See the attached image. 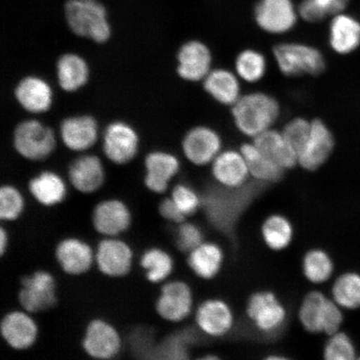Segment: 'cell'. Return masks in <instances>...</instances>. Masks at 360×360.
Listing matches in <instances>:
<instances>
[{
	"mask_svg": "<svg viewBox=\"0 0 360 360\" xmlns=\"http://www.w3.org/2000/svg\"><path fill=\"white\" fill-rule=\"evenodd\" d=\"M64 15L68 30L79 38L103 44L114 34L109 10L101 0H67Z\"/></svg>",
	"mask_w": 360,
	"mask_h": 360,
	"instance_id": "6da1fadb",
	"label": "cell"
},
{
	"mask_svg": "<svg viewBox=\"0 0 360 360\" xmlns=\"http://www.w3.org/2000/svg\"><path fill=\"white\" fill-rule=\"evenodd\" d=\"M231 115L238 131L254 139L273 128L281 115V105L269 94L252 92L242 94L231 107Z\"/></svg>",
	"mask_w": 360,
	"mask_h": 360,
	"instance_id": "7a4b0ae2",
	"label": "cell"
},
{
	"mask_svg": "<svg viewBox=\"0 0 360 360\" xmlns=\"http://www.w3.org/2000/svg\"><path fill=\"white\" fill-rule=\"evenodd\" d=\"M273 55L278 70L288 77L319 75L326 70L323 53L311 45L295 42L278 44L274 47Z\"/></svg>",
	"mask_w": 360,
	"mask_h": 360,
	"instance_id": "3957f363",
	"label": "cell"
},
{
	"mask_svg": "<svg viewBox=\"0 0 360 360\" xmlns=\"http://www.w3.org/2000/svg\"><path fill=\"white\" fill-rule=\"evenodd\" d=\"M340 306L323 292H309L301 303L299 317L301 325L312 334L331 335L340 331L344 321Z\"/></svg>",
	"mask_w": 360,
	"mask_h": 360,
	"instance_id": "277c9868",
	"label": "cell"
},
{
	"mask_svg": "<svg viewBox=\"0 0 360 360\" xmlns=\"http://www.w3.org/2000/svg\"><path fill=\"white\" fill-rule=\"evenodd\" d=\"M13 148L21 157L42 161L53 154L56 147L55 132L39 120L22 121L13 130Z\"/></svg>",
	"mask_w": 360,
	"mask_h": 360,
	"instance_id": "5b68a950",
	"label": "cell"
},
{
	"mask_svg": "<svg viewBox=\"0 0 360 360\" xmlns=\"http://www.w3.org/2000/svg\"><path fill=\"white\" fill-rule=\"evenodd\" d=\"M57 301L56 281L51 273L40 269L22 278L19 302L25 311H47Z\"/></svg>",
	"mask_w": 360,
	"mask_h": 360,
	"instance_id": "8992f818",
	"label": "cell"
},
{
	"mask_svg": "<svg viewBox=\"0 0 360 360\" xmlns=\"http://www.w3.org/2000/svg\"><path fill=\"white\" fill-rule=\"evenodd\" d=\"M247 315L257 330L272 335L285 326L287 311L276 294L259 291L252 295L247 304Z\"/></svg>",
	"mask_w": 360,
	"mask_h": 360,
	"instance_id": "52a82bcc",
	"label": "cell"
},
{
	"mask_svg": "<svg viewBox=\"0 0 360 360\" xmlns=\"http://www.w3.org/2000/svg\"><path fill=\"white\" fill-rule=\"evenodd\" d=\"M139 137L136 130L124 121H114L103 135V154L112 163L124 165L136 156Z\"/></svg>",
	"mask_w": 360,
	"mask_h": 360,
	"instance_id": "ba28073f",
	"label": "cell"
},
{
	"mask_svg": "<svg viewBox=\"0 0 360 360\" xmlns=\"http://www.w3.org/2000/svg\"><path fill=\"white\" fill-rule=\"evenodd\" d=\"M82 347L89 357L111 359L120 354L122 340L118 330L110 322L103 319H94L85 328Z\"/></svg>",
	"mask_w": 360,
	"mask_h": 360,
	"instance_id": "9c48e42d",
	"label": "cell"
},
{
	"mask_svg": "<svg viewBox=\"0 0 360 360\" xmlns=\"http://www.w3.org/2000/svg\"><path fill=\"white\" fill-rule=\"evenodd\" d=\"M182 151L193 165H211L222 151V139L214 129L204 125L195 126L184 135Z\"/></svg>",
	"mask_w": 360,
	"mask_h": 360,
	"instance_id": "30bf717a",
	"label": "cell"
},
{
	"mask_svg": "<svg viewBox=\"0 0 360 360\" xmlns=\"http://www.w3.org/2000/svg\"><path fill=\"white\" fill-rule=\"evenodd\" d=\"M193 304L190 285L181 281L166 283L156 300L155 310L166 321L178 323L190 316Z\"/></svg>",
	"mask_w": 360,
	"mask_h": 360,
	"instance_id": "8fae6325",
	"label": "cell"
},
{
	"mask_svg": "<svg viewBox=\"0 0 360 360\" xmlns=\"http://www.w3.org/2000/svg\"><path fill=\"white\" fill-rule=\"evenodd\" d=\"M134 253L127 243L117 237H106L97 246L96 264L107 277L122 278L132 269Z\"/></svg>",
	"mask_w": 360,
	"mask_h": 360,
	"instance_id": "7c38bea8",
	"label": "cell"
},
{
	"mask_svg": "<svg viewBox=\"0 0 360 360\" xmlns=\"http://www.w3.org/2000/svg\"><path fill=\"white\" fill-rule=\"evenodd\" d=\"M292 0H260L255 18L260 29L272 34H282L294 28L298 15Z\"/></svg>",
	"mask_w": 360,
	"mask_h": 360,
	"instance_id": "4fadbf2b",
	"label": "cell"
},
{
	"mask_svg": "<svg viewBox=\"0 0 360 360\" xmlns=\"http://www.w3.org/2000/svg\"><path fill=\"white\" fill-rule=\"evenodd\" d=\"M212 53L205 43L190 40L177 53V74L184 80L200 82L212 70Z\"/></svg>",
	"mask_w": 360,
	"mask_h": 360,
	"instance_id": "5bb4252c",
	"label": "cell"
},
{
	"mask_svg": "<svg viewBox=\"0 0 360 360\" xmlns=\"http://www.w3.org/2000/svg\"><path fill=\"white\" fill-rule=\"evenodd\" d=\"M335 147L333 134L323 120H311L309 136L298 155V165L307 171H315L326 163Z\"/></svg>",
	"mask_w": 360,
	"mask_h": 360,
	"instance_id": "9a60e30c",
	"label": "cell"
},
{
	"mask_svg": "<svg viewBox=\"0 0 360 360\" xmlns=\"http://www.w3.org/2000/svg\"><path fill=\"white\" fill-rule=\"evenodd\" d=\"M92 223L94 229L101 235L118 237L130 228L132 223L131 211L122 200H103L94 207Z\"/></svg>",
	"mask_w": 360,
	"mask_h": 360,
	"instance_id": "2e32d148",
	"label": "cell"
},
{
	"mask_svg": "<svg viewBox=\"0 0 360 360\" xmlns=\"http://www.w3.org/2000/svg\"><path fill=\"white\" fill-rule=\"evenodd\" d=\"M55 256L63 271L72 276L87 273L96 262V253L91 246L75 237L65 238L58 242Z\"/></svg>",
	"mask_w": 360,
	"mask_h": 360,
	"instance_id": "e0dca14e",
	"label": "cell"
},
{
	"mask_svg": "<svg viewBox=\"0 0 360 360\" xmlns=\"http://www.w3.org/2000/svg\"><path fill=\"white\" fill-rule=\"evenodd\" d=\"M0 333L3 340L13 349L26 350L35 344L39 335V328L30 313L13 310L2 319Z\"/></svg>",
	"mask_w": 360,
	"mask_h": 360,
	"instance_id": "ac0fdd59",
	"label": "cell"
},
{
	"mask_svg": "<svg viewBox=\"0 0 360 360\" xmlns=\"http://www.w3.org/2000/svg\"><path fill=\"white\" fill-rule=\"evenodd\" d=\"M211 174L219 186L227 188L244 187L250 177L247 162L240 150L220 152L211 163Z\"/></svg>",
	"mask_w": 360,
	"mask_h": 360,
	"instance_id": "d6986e66",
	"label": "cell"
},
{
	"mask_svg": "<svg viewBox=\"0 0 360 360\" xmlns=\"http://www.w3.org/2000/svg\"><path fill=\"white\" fill-rule=\"evenodd\" d=\"M195 321L204 334L213 338L226 335L235 323V316L225 301L207 300L196 309Z\"/></svg>",
	"mask_w": 360,
	"mask_h": 360,
	"instance_id": "ffe728a7",
	"label": "cell"
},
{
	"mask_svg": "<svg viewBox=\"0 0 360 360\" xmlns=\"http://www.w3.org/2000/svg\"><path fill=\"white\" fill-rule=\"evenodd\" d=\"M60 138L66 148L75 152H84L98 141V125L91 115L67 117L60 126Z\"/></svg>",
	"mask_w": 360,
	"mask_h": 360,
	"instance_id": "44dd1931",
	"label": "cell"
},
{
	"mask_svg": "<svg viewBox=\"0 0 360 360\" xmlns=\"http://www.w3.org/2000/svg\"><path fill=\"white\" fill-rule=\"evenodd\" d=\"M15 98L25 111L31 114H43L51 109L53 90L44 79L28 75L21 79L15 89Z\"/></svg>",
	"mask_w": 360,
	"mask_h": 360,
	"instance_id": "7402d4cb",
	"label": "cell"
},
{
	"mask_svg": "<svg viewBox=\"0 0 360 360\" xmlns=\"http://www.w3.org/2000/svg\"><path fill=\"white\" fill-rule=\"evenodd\" d=\"M145 184L148 191L163 193L179 173L180 163L178 158L171 153L156 150L148 154L145 160Z\"/></svg>",
	"mask_w": 360,
	"mask_h": 360,
	"instance_id": "603a6c76",
	"label": "cell"
},
{
	"mask_svg": "<svg viewBox=\"0 0 360 360\" xmlns=\"http://www.w3.org/2000/svg\"><path fill=\"white\" fill-rule=\"evenodd\" d=\"M68 176L76 191L88 195L96 193L103 186L105 180V168L98 156L84 155L72 162Z\"/></svg>",
	"mask_w": 360,
	"mask_h": 360,
	"instance_id": "cb8c5ba5",
	"label": "cell"
},
{
	"mask_svg": "<svg viewBox=\"0 0 360 360\" xmlns=\"http://www.w3.org/2000/svg\"><path fill=\"white\" fill-rule=\"evenodd\" d=\"M240 79L236 73L218 68L211 70L202 82L205 92L214 101L232 107L242 96Z\"/></svg>",
	"mask_w": 360,
	"mask_h": 360,
	"instance_id": "d4e9b609",
	"label": "cell"
},
{
	"mask_svg": "<svg viewBox=\"0 0 360 360\" xmlns=\"http://www.w3.org/2000/svg\"><path fill=\"white\" fill-rule=\"evenodd\" d=\"M255 145L285 170L298 165V155L281 131L269 129L253 139Z\"/></svg>",
	"mask_w": 360,
	"mask_h": 360,
	"instance_id": "484cf974",
	"label": "cell"
},
{
	"mask_svg": "<svg viewBox=\"0 0 360 360\" xmlns=\"http://www.w3.org/2000/svg\"><path fill=\"white\" fill-rule=\"evenodd\" d=\"M56 75L60 87L65 92L73 93L88 83L89 67L78 53H66L57 60Z\"/></svg>",
	"mask_w": 360,
	"mask_h": 360,
	"instance_id": "4316f807",
	"label": "cell"
},
{
	"mask_svg": "<svg viewBox=\"0 0 360 360\" xmlns=\"http://www.w3.org/2000/svg\"><path fill=\"white\" fill-rule=\"evenodd\" d=\"M29 191L34 199L44 207H53L65 200V180L53 171L45 170L35 175L29 182Z\"/></svg>",
	"mask_w": 360,
	"mask_h": 360,
	"instance_id": "83f0119b",
	"label": "cell"
},
{
	"mask_svg": "<svg viewBox=\"0 0 360 360\" xmlns=\"http://www.w3.org/2000/svg\"><path fill=\"white\" fill-rule=\"evenodd\" d=\"M224 262V252L212 242H202L188 253V264L193 274L202 280H212L219 273Z\"/></svg>",
	"mask_w": 360,
	"mask_h": 360,
	"instance_id": "f1b7e54d",
	"label": "cell"
},
{
	"mask_svg": "<svg viewBox=\"0 0 360 360\" xmlns=\"http://www.w3.org/2000/svg\"><path fill=\"white\" fill-rule=\"evenodd\" d=\"M240 150L247 162L250 176L256 181L274 183L282 179L285 170L261 151L254 142L244 143Z\"/></svg>",
	"mask_w": 360,
	"mask_h": 360,
	"instance_id": "f546056e",
	"label": "cell"
},
{
	"mask_svg": "<svg viewBox=\"0 0 360 360\" xmlns=\"http://www.w3.org/2000/svg\"><path fill=\"white\" fill-rule=\"evenodd\" d=\"M331 48L341 55L349 53L360 44V24L353 17L338 13L330 26Z\"/></svg>",
	"mask_w": 360,
	"mask_h": 360,
	"instance_id": "4dcf8cb0",
	"label": "cell"
},
{
	"mask_svg": "<svg viewBox=\"0 0 360 360\" xmlns=\"http://www.w3.org/2000/svg\"><path fill=\"white\" fill-rule=\"evenodd\" d=\"M261 233L269 249L281 251L291 244L294 237V228L285 216L272 214L264 220Z\"/></svg>",
	"mask_w": 360,
	"mask_h": 360,
	"instance_id": "1f68e13d",
	"label": "cell"
},
{
	"mask_svg": "<svg viewBox=\"0 0 360 360\" xmlns=\"http://www.w3.org/2000/svg\"><path fill=\"white\" fill-rule=\"evenodd\" d=\"M141 265L145 271L146 280L159 283L167 280L172 274L174 263L172 256L160 248H150L141 256Z\"/></svg>",
	"mask_w": 360,
	"mask_h": 360,
	"instance_id": "d6a6232c",
	"label": "cell"
},
{
	"mask_svg": "<svg viewBox=\"0 0 360 360\" xmlns=\"http://www.w3.org/2000/svg\"><path fill=\"white\" fill-rule=\"evenodd\" d=\"M235 66L238 77L249 84L259 82L267 71L266 58L253 49H246L238 53Z\"/></svg>",
	"mask_w": 360,
	"mask_h": 360,
	"instance_id": "836d02e7",
	"label": "cell"
},
{
	"mask_svg": "<svg viewBox=\"0 0 360 360\" xmlns=\"http://www.w3.org/2000/svg\"><path fill=\"white\" fill-rule=\"evenodd\" d=\"M333 300L341 308L355 309L360 307V274L349 272L342 274L332 288Z\"/></svg>",
	"mask_w": 360,
	"mask_h": 360,
	"instance_id": "e575fe53",
	"label": "cell"
},
{
	"mask_svg": "<svg viewBox=\"0 0 360 360\" xmlns=\"http://www.w3.org/2000/svg\"><path fill=\"white\" fill-rule=\"evenodd\" d=\"M334 272V263L327 252L321 249L310 250L303 259V273L309 282L323 283L330 280Z\"/></svg>",
	"mask_w": 360,
	"mask_h": 360,
	"instance_id": "d590c367",
	"label": "cell"
},
{
	"mask_svg": "<svg viewBox=\"0 0 360 360\" xmlns=\"http://www.w3.org/2000/svg\"><path fill=\"white\" fill-rule=\"evenodd\" d=\"M25 199L21 192L11 184L0 188V219L2 221H15L24 212Z\"/></svg>",
	"mask_w": 360,
	"mask_h": 360,
	"instance_id": "8d00e7d4",
	"label": "cell"
},
{
	"mask_svg": "<svg viewBox=\"0 0 360 360\" xmlns=\"http://www.w3.org/2000/svg\"><path fill=\"white\" fill-rule=\"evenodd\" d=\"M330 338L323 349V357L327 360H352L356 351L350 338L344 332L338 331Z\"/></svg>",
	"mask_w": 360,
	"mask_h": 360,
	"instance_id": "74e56055",
	"label": "cell"
},
{
	"mask_svg": "<svg viewBox=\"0 0 360 360\" xmlns=\"http://www.w3.org/2000/svg\"><path fill=\"white\" fill-rule=\"evenodd\" d=\"M311 129V121H309L302 117H297L288 121L281 130L283 136L296 151L297 155L302 150L305 143L309 136Z\"/></svg>",
	"mask_w": 360,
	"mask_h": 360,
	"instance_id": "f35d334b",
	"label": "cell"
},
{
	"mask_svg": "<svg viewBox=\"0 0 360 360\" xmlns=\"http://www.w3.org/2000/svg\"><path fill=\"white\" fill-rule=\"evenodd\" d=\"M170 198L186 217L195 214L201 205L200 196L187 184H179L174 186Z\"/></svg>",
	"mask_w": 360,
	"mask_h": 360,
	"instance_id": "ab89813d",
	"label": "cell"
},
{
	"mask_svg": "<svg viewBox=\"0 0 360 360\" xmlns=\"http://www.w3.org/2000/svg\"><path fill=\"white\" fill-rule=\"evenodd\" d=\"M202 240H204V235L198 225L186 221L179 224L175 243L180 251L184 253H191L204 242Z\"/></svg>",
	"mask_w": 360,
	"mask_h": 360,
	"instance_id": "60d3db41",
	"label": "cell"
},
{
	"mask_svg": "<svg viewBox=\"0 0 360 360\" xmlns=\"http://www.w3.org/2000/svg\"><path fill=\"white\" fill-rule=\"evenodd\" d=\"M298 13L304 21L309 22H321L327 17L326 13L318 6L314 0H304L300 4Z\"/></svg>",
	"mask_w": 360,
	"mask_h": 360,
	"instance_id": "b9f144b4",
	"label": "cell"
},
{
	"mask_svg": "<svg viewBox=\"0 0 360 360\" xmlns=\"http://www.w3.org/2000/svg\"><path fill=\"white\" fill-rule=\"evenodd\" d=\"M159 212L165 219L174 224H181L184 222V219L186 218L171 198H167V199L161 201L159 206Z\"/></svg>",
	"mask_w": 360,
	"mask_h": 360,
	"instance_id": "7bdbcfd3",
	"label": "cell"
},
{
	"mask_svg": "<svg viewBox=\"0 0 360 360\" xmlns=\"http://www.w3.org/2000/svg\"><path fill=\"white\" fill-rule=\"evenodd\" d=\"M326 15H338L347 7L349 0H314Z\"/></svg>",
	"mask_w": 360,
	"mask_h": 360,
	"instance_id": "ee69618b",
	"label": "cell"
},
{
	"mask_svg": "<svg viewBox=\"0 0 360 360\" xmlns=\"http://www.w3.org/2000/svg\"><path fill=\"white\" fill-rule=\"evenodd\" d=\"M8 246V235L6 229H0V255L3 256L6 253Z\"/></svg>",
	"mask_w": 360,
	"mask_h": 360,
	"instance_id": "f6af8a7d",
	"label": "cell"
},
{
	"mask_svg": "<svg viewBox=\"0 0 360 360\" xmlns=\"http://www.w3.org/2000/svg\"><path fill=\"white\" fill-rule=\"evenodd\" d=\"M359 359H360V357H359Z\"/></svg>",
	"mask_w": 360,
	"mask_h": 360,
	"instance_id": "bcb514c9",
	"label": "cell"
}]
</instances>
